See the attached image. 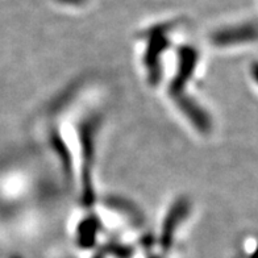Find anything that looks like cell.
Here are the masks:
<instances>
[{"label":"cell","mask_w":258,"mask_h":258,"mask_svg":"<svg viewBox=\"0 0 258 258\" xmlns=\"http://www.w3.org/2000/svg\"><path fill=\"white\" fill-rule=\"evenodd\" d=\"M258 38V27L257 25H242L236 27L233 29L220 32L216 34V42L220 45H233L240 42H249V41L257 40Z\"/></svg>","instance_id":"cell-1"},{"label":"cell","mask_w":258,"mask_h":258,"mask_svg":"<svg viewBox=\"0 0 258 258\" xmlns=\"http://www.w3.org/2000/svg\"><path fill=\"white\" fill-rule=\"evenodd\" d=\"M251 75L258 85V63H253V66H251Z\"/></svg>","instance_id":"cell-2"}]
</instances>
